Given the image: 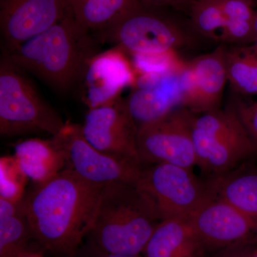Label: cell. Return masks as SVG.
Here are the masks:
<instances>
[{"instance_id": "cell-1", "label": "cell", "mask_w": 257, "mask_h": 257, "mask_svg": "<svg viewBox=\"0 0 257 257\" xmlns=\"http://www.w3.org/2000/svg\"><path fill=\"white\" fill-rule=\"evenodd\" d=\"M105 185L87 182L65 167L23 197L34 239L55 257H74L92 229Z\"/></svg>"}, {"instance_id": "cell-2", "label": "cell", "mask_w": 257, "mask_h": 257, "mask_svg": "<svg viewBox=\"0 0 257 257\" xmlns=\"http://www.w3.org/2000/svg\"><path fill=\"white\" fill-rule=\"evenodd\" d=\"M99 45L70 12L46 31L4 53L56 92L67 93L82 84Z\"/></svg>"}, {"instance_id": "cell-3", "label": "cell", "mask_w": 257, "mask_h": 257, "mask_svg": "<svg viewBox=\"0 0 257 257\" xmlns=\"http://www.w3.org/2000/svg\"><path fill=\"white\" fill-rule=\"evenodd\" d=\"M160 221L153 204L137 184H107L87 239L107 252L143 254Z\"/></svg>"}, {"instance_id": "cell-4", "label": "cell", "mask_w": 257, "mask_h": 257, "mask_svg": "<svg viewBox=\"0 0 257 257\" xmlns=\"http://www.w3.org/2000/svg\"><path fill=\"white\" fill-rule=\"evenodd\" d=\"M179 12L137 2L108 26L92 33L99 43L133 54L175 52L192 45L197 33Z\"/></svg>"}, {"instance_id": "cell-5", "label": "cell", "mask_w": 257, "mask_h": 257, "mask_svg": "<svg viewBox=\"0 0 257 257\" xmlns=\"http://www.w3.org/2000/svg\"><path fill=\"white\" fill-rule=\"evenodd\" d=\"M192 138L199 166L208 177L229 172L257 155L234 106L195 116Z\"/></svg>"}, {"instance_id": "cell-6", "label": "cell", "mask_w": 257, "mask_h": 257, "mask_svg": "<svg viewBox=\"0 0 257 257\" xmlns=\"http://www.w3.org/2000/svg\"><path fill=\"white\" fill-rule=\"evenodd\" d=\"M24 72L3 53L0 63V134L8 138L41 133L55 136L65 123Z\"/></svg>"}, {"instance_id": "cell-7", "label": "cell", "mask_w": 257, "mask_h": 257, "mask_svg": "<svg viewBox=\"0 0 257 257\" xmlns=\"http://www.w3.org/2000/svg\"><path fill=\"white\" fill-rule=\"evenodd\" d=\"M137 185L150 199L161 221L188 219L211 197L206 180L198 179L192 170L171 164L144 167Z\"/></svg>"}, {"instance_id": "cell-8", "label": "cell", "mask_w": 257, "mask_h": 257, "mask_svg": "<svg viewBox=\"0 0 257 257\" xmlns=\"http://www.w3.org/2000/svg\"><path fill=\"white\" fill-rule=\"evenodd\" d=\"M195 115L179 106L137 135V150L143 165L167 163L192 170L197 165L192 138Z\"/></svg>"}, {"instance_id": "cell-9", "label": "cell", "mask_w": 257, "mask_h": 257, "mask_svg": "<svg viewBox=\"0 0 257 257\" xmlns=\"http://www.w3.org/2000/svg\"><path fill=\"white\" fill-rule=\"evenodd\" d=\"M63 145L67 165L80 178L94 184H138L143 165L96 150L83 136L82 125L65 123L57 134Z\"/></svg>"}, {"instance_id": "cell-10", "label": "cell", "mask_w": 257, "mask_h": 257, "mask_svg": "<svg viewBox=\"0 0 257 257\" xmlns=\"http://www.w3.org/2000/svg\"><path fill=\"white\" fill-rule=\"evenodd\" d=\"M189 220L210 251L237 245L257 246V220L221 199L211 196Z\"/></svg>"}, {"instance_id": "cell-11", "label": "cell", "mask_w": 257, "mask_h": 257, "mask_svg": "<svg viewBox=\"0 0 257 257\" xmlns=\"http://www.w3.org/2000/svg\"><path fill=\"white\" fill-rule=\"evenodd\" d=\"M70 12L64 0H0L5 52H12L46 31Z\"/></svg>"}, {"instance_id": "cell-12", "label": "cell", "mask_w": 257, "mask_h": 257, "mask_svg": "<svg viewBox=\"0 0 257 257\" xmlns=\"http://www.w3.org/2000/svg\"><path fill=\"white\" fill-rule=\"evenodd\" d=\"M82 130L96 150L142 164L137 150L138 128L121 99L89 109Z\"/></svg>"}, {"instance_id": "cell-13", "label": "cell", "mask_w": 257, "mask_h": 257, "mask_svg": "<svg viewBox=\"0 0 257 257\" xmlns=\"http://www.w3.org/2000/svg\"><path fill=\"white\" fill-rule=\"evenodd\" d=\"M226 47L221 45L210 53L185 63L182 73V106L194 114L220 109L226 83Z\"/></svg>"}, {"instance_id": "cell-14", "label": "cell", "mask_w": 257, "mask_h": 257, "mask_svg": "<svg viewBox=\"0 0 257 257\" xmlns=\"http://www.w3.org/2000/svg\"><path fill=\"white\" fill-rule=\"evenodd\" d=\"M137 74L124 50L114 47L94 57L83 79V100L89 109L111 104L133 87Z\"/></svg>"}, {"instance_id": "cell-15", "label": "cell", "mask_w": 257, "mask_h": 257, "mask_svg": "<svg viewBox=\"0 0 257 257\" xmlns=\"http://www.w3.org/2000/svg\"><path fill=\"white\" fill-rule=\"evenodd\" d=\"M184 66L179 70L164 74L153 85L134 88L130 95L123 99L138 130L162 119L177 107L182 106Z\"/></svg>"}, {"instance_id": "cell-16", "label": "cell", "mask_w": 257, "mask_h": 257, "mask_svg": "<svg viewBox=\"0 0 257 257\" xmlns=\"http://www.w3.org/2000/svg\"><path fill=\"white\" fill-rule=\"evenodd\" d=\"M14 158L28 179L40 184L55 177L67 165V157L58 135L51 140L29 139L14 147Z\"/></svg>"}, {"instance_id": "cell-17", "label": "cell", "mask_w": 257, "mask_h": 257, "mask_svg": "<svg viewBox=\"0 0 257 257\" xmlns=\"http://www.w3.org/2000/svg\"><path fill=\"white\" fill-rule=\"evenodd\" d=\"M209 250L188 219L160 221L150 236L144 257H207Z\"/></svg>"}, {"instance_id": "cell-18", "label": "cell", "mask_w": 257, "mask_h": 257, "mask_svg": "<svg viewBox=\"0 0 257 257\" xmlns=\"http://www.w3.org/2000/svg\"><path fill=\"white\" fill-rule=\"evenodd\" d=\"M211 197L221 199L257 220V166L249 161L206 179Z\"/></svg>"}, {"instance_id": "cell-19", "label": "cell", "mask_w": 257, "mask_h": 257, "mask_svg": "<svg viewBox=\"0 0 257 257\" xmlns=\"http://www.w3.org/2000/svg\"><path fill=\"white\" fill-rule=\"evenodd\" d=\"M225 63L227 82L235 92L257 94V50L252 45L226 49Z\"/></svg>"}, {"instance_id": "cell-20", "label": "cell", "mask_w": 257, "mask_h": 257, "mask_svg": "<svg viewBox=\"0 0 257 257\" xmlns=\"http://www.w3.org/2000/svg\"><path fill=\"white\" fill-rule=\"evenodd\" d=\"M225 26L219 40L237 46L252 44L257 10L254 0H221Z\"/></svg>"}, {"instance_id": "cell-21", "label": "cell", "mask_w": 257, "mask_h": 257, "mask_svg": "<svg viewBox=\"0 0 257 257\" xmlns=\"http://www.w3.org/2000/svg\"><path fill=\"white\" fill-rule=\"evenodd\" d=\"M138 0H73L74 18L92 33L105 28Z\"/></svg>"}, {"instance_id": "cell-22", "label": "cell", "mask_w": 257, "mask_h": 257, "mask_svg": "<svg viewBox=\"0 0 257 257\" xmlns=\"http://www.w3.org/2000/svg\"><path fill=\"white\" fill-rule=\"evenodd\" d=\"M32 239L35 240L25 209L14 216L0 219V257H22L30 251H41L30 247Z\"/></svg>"}, {"instance_id": "cell-23", "label": "cell", "mask_w": 257, "mask_h": 257, "mask_svg": "<svg viewBox=\"0 0 257 257\" xmlns=\"http://www.w3.org/2000/svg\"><path fill=\"white\" fill-rule=\"evenodd\" d=\"M188 15L197 34L219 40L225 26L221 0H194Z\"/></svg>"}, {"instance_id": "cell-24", "label": "cell", "mask_w": 257, "mask_h": 257, "mask_svg": "<svg viewBox=\"0 0 257 257\" xmlns=\"http://www.w3.org/2000/svg\"><path fill=\"white\" fill-rule=\"evenodd\" d=\"M133 67L136 74L166 73L183 68L176 52L156 54H133ZM138 75V74H137Z\"/></svg>"}, {"instance_id": "cell-25", "label": "cell", "mask_w": 257, "mask_h": 257, "mask_svg": "<svg viewBox=\"0 0 257 257\" xmlns=\"http://www.w3.org/2000/svg\"><path fill=\"white\" fill-rule=\"evenodd\" d=\"M25 175L20 170L14 157H4L0 161V197L10 200H21L23 197Z\"/></svg>"}, {"instance_id": "cell-26", "label": "cell", "mask_w": 257, "mask_h": 257, "mask_svg": "<svg viewBox=\"0 0 257 257\" xmlns=\"http://www.w3.org/2000/svg\"><path fill=\"white\" fill-rule=\"evenodd\" d=\"M232 106L237 111L248 135L257 145V101L248 104L237 100Z\"/></svg>"}, {"instance_id": "cell-27", "label": "cell", "mask_w": 257, "mask_h": 257, "mask_svg": "<svg viewBox=\"0 0 257 257\" xmlns=\"http://www.w3.org/2000/svg\"><path fill=\"white\" fill-rule=\"evenodd\" d=\"M74 257H144L143 255H121L107 252L87 239L82 243Z\"/></svg>"}, {"instance_id": "cell-28", "label": "cell", "mask_w": 257, "mask_h": 257, "mask_svg": "<svg viewBox=\"0 0 257 257\" xmlns=\"http://www.w3.org/2000/svg\"><path fill=\"white\" fill-rule=\"evenodd\" d=\"M144 4L150 6L160 7L175 10L179 13L189 14L194 0H139Z\"/></svg>"}, {"instance_id": "cell-29", "label": "cell", "mask_w": 257, "mask_h": 257, "mask_svg": "<svg viewBox=\"0 0 257 257\" xmlns=\"http://www.w3.org/2000/svg\"><path fill=\"white\" fill-rule=\"evenodd\" d=\"M257 246L237 245L217 251L214 257H251Z\"/></svg>"}, {"instance_id": "cell-30", "label": "cell", "mask_w": 257, "mask_h": 257, "mask_svg": "<svg viewBox=\"0 0 257 257\" xmlns=\"http://www.w3.org/2000/svg\"><path fill=\"white\" fill-rule=\"evenodd\" d=\"M251 45L257 50V13L255 18L254 28H253V38Z\"/></svg>"}, {"instance_id": "cell-31", "label": "cell", "mask_w": 257, "mask_h": 257, "mask_svg": "<svg viewBox=\"0 0 257 257\" xmlns=\"http://www.w3.org/2000/svg\"><path fill=\"white\" fill-rule=\"evenodd\" d=\"M22 257H45L43 255V251H30V252L25 253L24 256Z\"/></svg>"}, {"instance_id": "cell-32", "label": "cell", "mask_w": 257, "mask_h": 257, "mask_svg": "<svg viewBox=\"0 0 257 257\" xmlns=\"http://www.w3.org/2000/svg\"><path fill=\"white\" fill-rule=\"evenodd\" d=\"M64 1H65V3H67V5H68L69 8H70L71 4H72L73 0H64Z\"/></svg>"}, {"instance_id": "cell-33", "label": "cell", "mask_w": 257, "mask_h": 257, "mask_svg": "<svg viewBox=\"0 0 257 257\" xmlns=\"http://www.w3.org/2000/svg\"><path fill=\"white\" fill-rule=\"evenodd\" d=\"M251 257H257V247H256V248L254 249V251H253L252 256H251Z\"/></svg>"}, {"instance_id": "cell-34", "label": "cell", "mask_w": 257, "mask_h": 257, "mask_svg": "<svg viewBox=\"0 0 257 257\" xmlns=\"http://www.w3.org/2000/svg\"><path fill=\"white\" fill-rule=\"evenodd\" d=\"M255 3H256L257 0H254Z\"/></svg>"}]
</instances>
